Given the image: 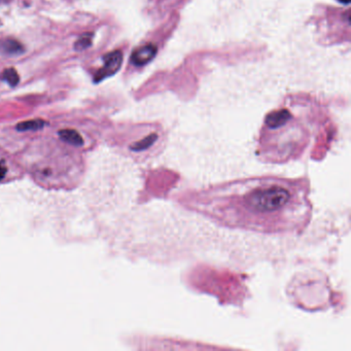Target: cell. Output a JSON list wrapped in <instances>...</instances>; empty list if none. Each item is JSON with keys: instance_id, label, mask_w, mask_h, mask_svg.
Here are the masks:
<instances>
[{"instance_id": "cell-10", "label": "cell", "mask_w": 351, "mask_h": 351, "mask_svg": "<svg viewBox=\"0 0 351 351\" xmlns=\"http://www.w3.org/2000/svg\"><path fill=\"white\" fill-rule=\"evenodd\" d=\"M7 172H8V168L6 164L4 163V161H2V160H0V182L6 177Z\"/></svg>"}, {"instance_id": "cell-2", "label": "cell", "mask_w": 351, "mask_h": 351, "mask_svg": "<svg viewBox=\"0 0 351 351\" xmlns=\"http://www.w3.org/2000/svg\"><path fill=\"white\" fill-rule=\"evenodd\" d=\"M312 129L306 118L286 107L268 114L257 140V156L264 163L297 160L307 149Z\"/></svg>"}, {"instance_id": "cell-5", "label": "cell", "mask_w": 351, "mask_h": 351, "mask_svg": "<svg viewBox=\"0 0 351 351\" xmlns=\"http://www.w3.org/2000/svg\"><path fill=\"white\" fill-rule=\"evenodd\" d=\"M59 136L63 141H65L68 144H71L74 146H82L84 144V139L82 135L73 129L60 130Z\"/></svg>"}, {"instance_id": "cell-7", "label": "cell", "mask_w": 351, "mask_h": 351, "mask_svg": "<svg viewBox=\"0 0 351 351\" xmlns=\"http://www.w3.org/2000/svg\"><path fill=\"white\" fill-rule=\"evenodd\" d=\"M46 126V122L43 119H30V121L19 123L16 127L18 131H37Z\"/></svg>"}, {"instance_id": "cell-8", "label": "cell", "mask_w": 351, "mask_h": 351, "mask_svg": "<svg viewBox=\"0 0 351 351\" xmlns=\"http://www.w3.org/2000/svg\"><path fill=\"white\" fill-rule=\"evenodd\" d=\"M2 81H5L11 87H16L20 82V76L17 72V70L13 67L6 68L1 74Z\"/></svg>"}, {"instance_id": "cell-6", "label": "cell", "mask_w": 351, "mask_h": 351, "mask_svg": "<svg viewBox=\"0 0 351 351\" xmlns=\"http://www.w3.org/2000/svg\"><path fill=\"white\" fill-rule=\"evenodd\" d=\"M2 51L8 55H20L24 53V47L16 39L7 38L1 44Z\"/></svg>"}, {"instance_id": "cell-1", "label": "cell", "mask_w": 351, "mask_h": 351, "mask_svg": "<svg viewBox=\"0 0 351 351\" xmlns=\"http://www.w3.org/2000/svg\"><path fill=\"white\" fill-rule=\"evenodd\" d=\"M310 180L257 176L187 190L176 202L218 226L262 234H300L312 216Z\"/></svg>"}, {"instance_id": "cell-9", "label": "cell", "mask_w": 351, "mask_h": 351, "mask_svg": "<svg viewBox=\"0 0 351 351\" xmlns=\"http://www.w3.org/2000/svg\"><path fill=\"white\" fill-rule=\"evenodd\" d=\"M92 39H93V33H84L75 42V44L73 46L74 49L77 52L84 51V49L92 46Z\"/></svg>"}, {"instance_id": "cell-4", "label": "cell", "mask_w": 351, "mask_h": 351, "mask_svg": "<svg viewBox=\"0 0 351 351\" xmlns=\"http://www.w3.org/2000/svg\"><path fill=\"white\" fill-rule=\"evenodd\" d=\"M158 48L154 44H146L136 48L131 56L132 63L137 67L148 64L155 58Z\"/></svg>"}, {"instance_id": "cell-3", "label": "cell", "mask_w": 351, "mask_h": 351, "mask_svg": "<svg viewBox=\"0 0 351 351\" xmlns=\"http://www.w3.org/2000/svg\"><path fill=\"white\" fill-rule=\"evenodd\" d=\"M104 64L100 68L94 76V82L100 83L106 77L115 75L123 63V54L121 51H114L103 57Z\"/></svg>"}]
</instances>
